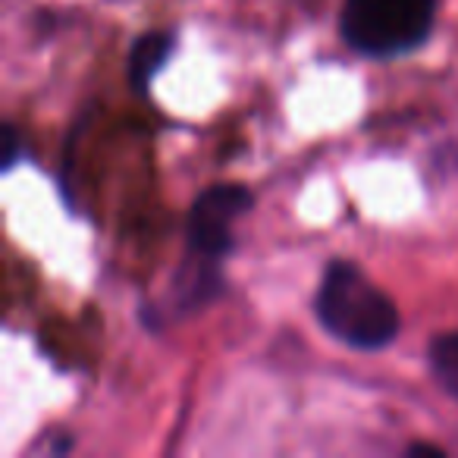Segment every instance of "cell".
Returning <instances> with one entry per match:
<instances>
[{
  "mask_svg": "<svg viewBox=\"0 0 458 458\" xmlns=\"http://www.w3.org/2000/svg\"><path fill=\"white\" fill-rule=\"evenodd\" d=\"M0 157H4V170H10L20 160V139H16L13 126L4 129V151H0Z\"/></svg>",
  "mask_w": 458,
  "mask_h": 458,
  "instance_id": "8992f818",
  "label": "cell"
},
{
  "mask_svg": "<svg viewBox=\"0 0 458 458\" xmlns=\"http://www.w3.org/2000/svg\"><path fill=\"white\" fill-rule=\"evenodd\" d=\"M439 0H345L339 32L361 57L411 54L433 32Z\"/></svg>",
  "mask_w": 458,
  "mask_h": 458,
  "instance_id": "7a4b0ae2",
  "label": "cell"
},
{
  "mask_svg": "<svg viewBox=\"0 0 458 458\" xmlns=\"http://www.w3.org/2000/svg\"><path fill=\"white\" fill-rule=\"evenodd\" d=\"M314 311L324 330L361 352L386 349L399 333V308L352 261H333L324 270Z\"/></svg>",
  "mask_w": 458,
  "mask_h": 458,
  "instance_id": "6da1fadb",
  "label": "cell"
},
{
  "mask_svg": "<svg viewBox=\"0 0 458 458\" xmlns=\"http://www.w3.org/2000/svg\"><path fill=\"white\" fill-rule=\"evenodd\" d=\"M173 45H176V38L166 32H148L132 45V51H129V85H132L139 95H148L154 76H157L166 66V60H170Z\"/></svg>",
  "mask_w": 458,
  "mask_h": 458,
  "instance_id": "277c9868",
  "label": "cell"
},
{
  "mask_svg": "<svg viewBox=\"0 0 458 458\" xmlns=\"http://www.w3.org/2000/svg\"><path fill=\"white\" fill-rule=\"evenodd\" d=\"M251 208V191L242 185H210L189 210V255L220 264L233 251V226Z\"/></svg>",
  "mask_w": 458,
  "mask_h": 458,
  "instance_id": "3957f363",
  "label": "cell"
},
{
  "mask_svg": "<svg viewBox=\"0 0 458 458\" xmlns=\"http://www.w3.org/2000/svg\"><path fill=\"white\" fill-rule=\"evenodd\" d=\"M427 361H430V370L439 380V386L458 399V330L433 339L430 349H427Z\"/></svg>",
  "mask_w": 458,
  "mask_h": 458,
  "instance_id": "5b68a950",
  "label": "cell"
}]
</instances>
